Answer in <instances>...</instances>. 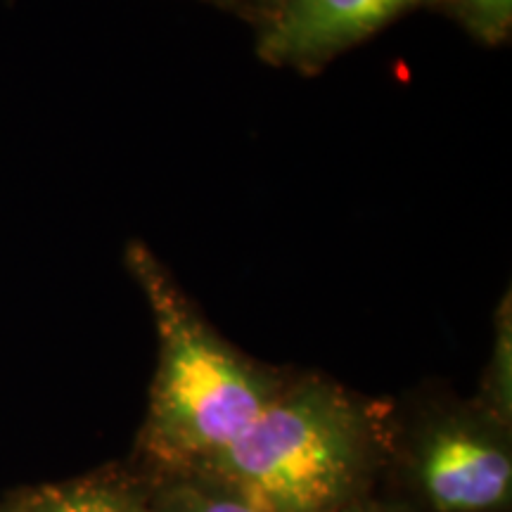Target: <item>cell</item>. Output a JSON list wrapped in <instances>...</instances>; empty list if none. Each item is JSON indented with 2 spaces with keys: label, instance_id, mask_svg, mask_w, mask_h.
I'll return each mask as SVG.
<instances>
[{
  "label": "cell",
  "instance_id": "6da1fadb",
  "mask_svg": "<svg viewBox=\"0 0 512 512\" xmlns=\"http://www.w3.org/2000/svg\"><path fill=\"white\" fill-rule=\"evenodd\" d=\"M387 411L328 377H285L238 437L190 470L259 512H339L377 491Z\"/></svg>",
  "mask_w": 512,
  "mask_h": 512
},
{
  "label": "cell",
  "instance_id": "7a4b0ae2",
  "mask_svg": "<svg viewBox=\"0 0 512 512\" xmlns=\"http://www.w3.org/2000/svg\"><path fill=\"white\" fill-rule=\"evenodd\" d=\"M128 266L155 318L159 358L131 463L190 470L230 444L278 392L285 377L261 368L216 335L143 245Z\"/></svg>",
  "mask_w": 512,
  "mask_h": 512
},
{
  "label": "cell",
  "instance_id": "3957f363",
  "mask_svg": "<svg viewBox=\"0 0 512 512\" xmlns=\"http://www.w3.org/2000/svg\"><path fill=\"white\" fill-rule=\"evenodd\" d=\"M377 496L399 512H512L510 427L477 403L384 425Z\"/></svg>",
  "mask_w": 512,
  "mask_h": 512
},
{
  "label": "cell",
  "instance_id": "277c9868",
  "mask_svg": "<svg viewBox=\"0 0 512 512\" xmlns=\"http://www.w3.org/2000/svg\"><path fill=\"white\" fill-rule=\"evenodd\" d=\"M415 0H287L261 53L275 62H306L349 46Z\"/></svg>",
  "mask_w": 512,
  "mask_h": 512
},
{
  "label": "cell",
  "instance_id": "5b68a950",
  "mask_svg": "<svg viewBox=\"0 0 512 512\" xmlns=\"http://www.w3.org/2000/svg\"><path fill=\"white\" fill-rule=\"evenodd\" d=\"M8 501L12 512H152L150 477L131 460L24 489Z\"/></svg>",
  "mask_w": 512,
  "mask_h": 512
},
{
  "label": "cell",
  "instance_id": "8992f818",
  "mask_svg": "<svg viewBox=\"0 0 512 512\" xmlns=\"http://www.w3.org/2000/svg\"><path fill=\"white\" fill-rule=\"evenodd\" d=\"M147 477L152 512H259L238 491L202 472H147Z\"/></svg>",
  "mask_w": 512,
  "mask_h": 512
},
{
  "label": "cell",
  "instance_id": "52a82bcc",
  "mask_svg": "<svg viewBox=\"0 0 512 512\" xmlns=\"http://www.w3.org/2000/svg\"><path fill=\"white\" fill-rule=\"evenodd\" d=\"M477 406L486 415H491L503 427H510L512 399H510V309L505 304V313L498 318L494 356H491L489 370L484 375V392L479 396Z\"/></svg>",
  "mask_w": 512,
  "mask_h": 512
},
{
  "label": "cell",
  "instance_id": "ba28073f",
  "mask_svg": "<svg viewBox=\"0 0 512 512\" xmlns=\"http://www.w3.org/2000/svg\"><path fill=\"white\" fill-rule=\"evenodd\" d=\"M458 3L482 36L501 38L510 29L512 0H458Z\"/></svg>",
  "mask_w": 512,
  "mask_h": 512
},
{
  "label": "cell",
  "instance_id": "9c48e42d",
  "mask_svg": "<svg viewBox=\"0 0 512 512\" xmlns=\"http://www.w3.org/2000/svg\"><path fill=\"white\" fill-rule=\"evenodd\" d=\"M339 512H399L396 508H392L387 501H382L380 496L373 494L368 498H363V501H356L347 505V508H342Z\"/></svg>",
  "mask_w": 512,
  "mask_h": 512
},
{
  "label": "cell",
  "instance_id": "30bf717a",
  "mask_svg": "<svg viewBox=\"0 0 512 512\" xmlns=\"http://www.w3.org/2000/svg\"><path fill=\"white\" fill-rule=\"evenodd\" d=\"M0 512H12V508H10V501L0 503Z\"/></svg>",
  "mask_w": 512,
  "mask_h": 512
}]
</instances>
